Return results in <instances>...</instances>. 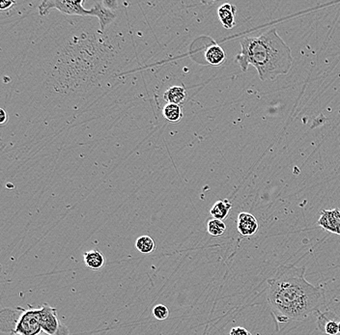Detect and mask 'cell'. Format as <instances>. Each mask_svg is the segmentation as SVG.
<instances>
[{
	"label": "cell",
	"instance_id": "obj_1",
	"mask_svg": "<svg viewBox=\"0 0 340 335\" xmlns=\"http://www.w3.org/2000/svg\"><path fill=\"white\" fill-rule=\"evenodd\" d=\"M304 274V266L283 265L267 280L268 302L280 322L305 321L323 305V293L310 284Z\"/></svg>",
	"mask_w": 340,
	"mask_h": 335
},
{
	"label": "cell",
	"instance_id": "obj_2",
	"mask_svg": "<svg viewBox=\"0 0 340 335\" xmlns=\"http://www.w3.org/2000/svg\"><path fill=\"white\" fill-rule=\"evenodd\" d=\"M242 52L236 61L243 72L252 65L258 72L262 81L274 80L286 75L293 64L290 48L280 38L275 28L259 37L247 36L241 40Z\"/></svg>",
	"mask_w": 340,
	"mask_h": 335
},
{
	"label": "cell",
	"instance_id": "obj_3",
	"mask_svg": "<svg viewBox=\"0 0 340 335\" xmlns=\"http://www.w3.org/2000/svg\"><path fill=\"white\" fill-rule=\"evenodd\" d=\"M10 331L14 335H41L43 330L41 325L40 308H20Z\"/></svg>",
	"mask_w": 340,
	"mask_h": 335
},
{
	"label": "cell",
	"instance_id": "obj_4",
	"mask_svg": "<svg viewBox=\"0 0 340 335\" xmlns=\"http://www.w3.org/2000/svg\"><path fill=\"white\" fill-rule=\"evenodd\" d=\"M84 0L70 1V0H45L39 5L41 16H47L50 10L56 9L66 15L77 16H90V10L83 7Z\"/></svg>",
	"mask_w": 340,
	"mask_h": 335
},
{
	"label": "cell",
	"instance_id": "obj_5",
	"mask_svg": "<svg viewBox=\"0 0 340 335\" xmlns=\"http://www.w3.org/2000/svg\"><path fill=\"white\" fill-rule=\"evenodd\" d=\"M42 330L46 335H69L67 326L61 325L55 308L45 304L40 307Z\"/></svg>",
	"mask_w": 340,
	"mask_h": 335
},
{
	"label": "cell",
	"instance_id": "obj_6",
	"mask_svg": "<svg viewBox=\"0 0 340 335\" xmlns=\"http://www.w3.org/2000/svg\"><path fill=\"white\" fill-rule=\"evenodd\" d=\"M317 224L325 231L340 236V210L338 208L332 210H323Z\"/></svg>",
	"mask_w": 340,
	"mask_h": 335
},
{
	"label": "cell",
	"instance_id": "obj_7",
	"mask_svg": "<svg viewBox=\"0 0 340 335\" xmlns=\"http://www.w3.org/2000/svg\"><path fill=\"white\" fill-rule=\"evenodd\" d=\"M258 221L250 213H240L237 218V228L242 236L250 237L258 230Z\"/></svg>",
	"mask_w": 340,
	"mask_h": 335
},
{
	"label": "cell",
	"instance_id": "obj_8",
	"mask_svg": "<svg viewBox=\"0 0 340 335\" xmlns=\"http://www.w3.org/2000/svg\"><path fill=\"white\" fill-rule=\"evenodd\" d=\"M90 10V16L97 17L100 20V32H105L106 28L116 19V14L106 7L103 2H97Z\"/></svg>",
	"mask_w": 340,
	"mask_h": 335
},
{
	"label": "cell",
	"instance_id": "obj_9",
	"mask_svg": "<svg viewBox=\"0 0 340 335\" xmlns=\"http://www.w3.org/2000/svg\"><path fill=\"white\" fill-rule=\"evenodd\" d=\"M236 6L230 3H224L218 9V16L222 26L226 29H231L235 26L236 21Z\"/></svg>",
	"mask_w": 340,
	"mask_h": 335
},
{
	"label": "cell",
	"instance_id": "obj_10",
	"mask_svg": "<svg viewBox=\"0 0 340 335\" xmlns=\"http://www.w3.org/2000/svg\"><path fill=\"white\" fill-rule=\"evenodd\" d=\"M187 98V91L184 86H172L163 94V99L168 104L181 106Z\"/></svg>",
	"mask_w": 340,
	"mask_h": 335
},
{
	"label": "cell",
	"instance_id": "obj_11",
	"mask_svg": "<svg viewBox=\"0 0 340 335\" xmlns=\"http://www.w3.org/2000/svg\"><path fill=\"white\" fill-rule=\"evenodd\" d=\"M226 58L224 50L218 45L209 47L205 51V59L213 66H219L224 62Z\"/></svg>",
	"mask_w": 340,
	"mask_h": 335
},
{
	"label": "cell",
	"instance_id": "obj_12",
	"mask_svg": "<svg viewBox=\"0 0 340 335\" xmlns=\"http://www.w3.org/2000/svg\"><path fill=\"white\" fill-rule=\"evenodd\" d=\"M84 263L92 270H100L105 265V257L98 250H90L83 253Z\"/></svg>",
	"mask_w": 340,
	"mask_h": 335
},
{
	"label": "cell",
	"instance_id": "obj_13",
	"mask_svg": "<svg viewBox=\"0 0 340 335\" xmlns=\"http://www.w3.org/2000/svg\"><path fill=\"white\" fill-rule=\"evenodd\" d=\"M232 208V204L228 200H220L214 204V206L211 208L210 214L212 217L216 219L223 220L225 219Z\"/></svg>",
	"mask_w": 340,
	"mask_h": 335
},
{
	"label": "cell",
	"instance_id": "obj_14",
	"mask_svg": "<svg viewBox=\"0 0 340 335\" xmlns=\"http://www.w3.org/2000/svg\"><path fill=\"white\" fill-rule=\"evenodd\" d=\"M163 117L171 123H177L183 117L182 107L179 105L167 104L162 109Z\"/></svg>",
	"mask_w": 340,
	"mask_h": 335
},
{
	"label": "cell",
	"instance_id": "obj_15",
	"mask_svg": "<svg viewBox=\"0 0 340 335\" xmlns=\"http://www.w3.org/2000/svg\"><path fill=\"white\" fill-rule=\"evenodd\" d=\"M135 247L141 253L148 254L156 248V244L151 237L141 236L137 240Z\"/></svg>",
	"mask_w": 340,
	"mask_h": 335
},
{
	"label": "cell",
	"instance_id": "obj_16",
	"mask_svg": "<svg viewBox=\"0 0 340 335\" xmlns=\"http://www.w3.org/2000/svg\"><path fill=\"white\" fill-rule=\"evenodd\" d=\"M226 230V225L224 222L220 219L213 218L210 219L207 223V231L211 236L219 237L224 234Z\"/></svg>",
	"mask_w": 340,
	"mask_h": 335
},
{
	"label": "cell",
	"instance_id": "obj_17",
	"mask_svg": "<svg viewBox=\"0 0 340 335\" xmlns=\"http://www.w3.org/2000/svg\"><path fill=\"white\" fill-rule=\"evenodd\" d=\"M153 316L160 321H163L168 318L169 316V310L165 306L158 305L153 308Z\"/></svg>",
	"mask_w": 340,
	"mask_h": 335
},
{
	"label": "cell",
	"instance_id": "obj_18",
	"mask_svg": "<svg viewBox=\"0 0 340 335\" xmlns=\"http://www.w3.org/2000/svg\"><path fill=\"white\" fill-rule=\"evenodd\" d=\"M230 335H252L249 330H247L245 327L242 326H236L233 327L230 330Z\"/></svg>",
	"mask_w": 340,
	"mask_h": 335
},
{
	"label": "cell",
	"instance_id": "obj_19",
	"mask_svg": "<svg viewBox=\"0 0 340 335\" xmlns=\"http://www.w3.org/2000/svg\"><path fill=\"white\" fill-rule=\"evenodd\" d=\"M16 2L15 1H10V0H2L0 3V9L1 10H8L11 8L12 5H14Z\"/></svg>",
	"mask_w": 340,
	"mask_h": 335
},
{
	"label": "cell",
	"instance_id": "obj_20",
	"mask_svg": "<svg viewBox=\"0 0 340 335\" xmlns=\"http://www.w3.org/2000/svg\"><path fill=\"white\" fill-rule=\"evenodd\" d=\"M7 119H8V117H7V114H6L5 110L3 109H0V123L4 124L7 121Z\"/></svg>",
	"mask_w": 340,
	"mask_h": 335
},
{
	"label": "cell",
	"instance_id": "obj_21",
	"mask_svg": "<svg viewBox=\"0 0 340 335\" xmlns=\"http://www.w3.org/2000/svg\"><path fill=\"white\" fill-rule=\"evenodd\" d=\"M338 331H339V333H340V322H339V323H338Z\"/></svg>",
	"mask_w": 340,
	"mask_h": 335
},
{
	"label": "cell",
	"instance_id": "obj_22",
	"mask_svg": "<svg viewBox=\"0 0 340 335\" xmlns=\"http://www.w3.org/2000/svg\"><path fill=\"white\" fill-rule=\"evenodd\" d=\"M41 335H42V334H41ZM44 335H46V334H44Z\"/></svg>",
	"mask_w": 340,
	"mask_h": 335
}]
</instances>
